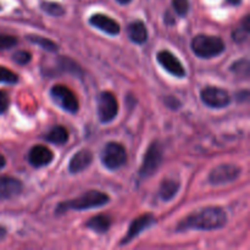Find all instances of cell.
Here are the masks:
<instances>
[{
	"instance_id": "11",
	"label": "cell",
	"mask_w": 250,
	"mask_h": 250,
	"mask_svg": "<svg viewBox=\"0 0 250 250\" xmlns=\"http://www.w3.org/2000/svg\"><path fill=\"white\" fill-rule=\"evenodd\" d=\"M154 224H155V219H154V216L151 214H144L142 215V216L137 217V219L133 220L132 224L129 225V229L128 231H127L126 237L122 239L121 244H127L131 241H133L136 237H138L142 232L148 229L149 227L153 226Z\"/></svg>"
},
{
	"instance_id": "16",
	"label": "cell",
	"mask_w": 250,
	"mask_h": 250,
	"mask_svg": "<svg viewBox=\"0 0 250 250\" xmlns=\"http://www.w3.org/2000/svg\"><path fill=\"white\" fill-rule=\"evenodd\" d=\"M127 31H128L129 39L136 44H143L148 39V29H146L144 22L139 21V20L131 22Z\"/></svg>"
},
{
	"instance_id": "7",
	"label": "cell",
	"mask_w": 250,
	"mask_h": 250,
	"mask_svg": "<svg viewBox=\"0 0 250 250\" xmlns=\"http://www.w3.org/2000/svg\"><path fill=\"white\" fill-rule=\"evenodd\" d=\"M119 112V103L116 97L110 92H103L98 99V116L102 124H109Z\"/></svg>"
},
{
	"instance_id": "9",
	"label": "cell",
	"mask_w": 250,
	"mask_h": 250,
	"mask_svg": "<svg viewBox=\"0 0 250 250\" xmlns=\"http://www.w3.org/2000/svg\"><path fill=\"white\" fill-rule=\"evenodd\" d=\"M242 170L233 164H222L216 166L209 173V182L214 186L226 185L236 181L241 175Z\"/></svg>"
},
{
	"instance_id": "25",
	"label": "cell",
	"mask_w": 250,
	"mask_h": 250,
	"mask_svg": "<svg viewBox=\"0 0 250 250\" xmlns=\"http://www.w3.org/2000/svg\"><path fill=\"white\" fill-rule=\"evenodd\" d=\"M12 60H14L16 63H19V65L24 66L32 60V55H31V53H28V51L20 50V51H16V53L14 54V56H12Z\"/></svg>"
},
{
	"instance_id": "34",
	"label": "cell",
	"mask_w": 250,
	"mask_h": 250,
	"mask_svg": "<svg viewBox=\"0 0 250 250\" xmlns=\"http://www.w3.org/2000/svg\"><path fill=\"white\" fill-rule=\"evenodd\" d=\"M0 11H1V5H0Z\"/></svg>"
},
{
	"instance_id": "26",
	"label": "cell",
	"mask_w": 250,
	"mask_h": 250,
	"mask_svg": "<svg viewBox=\"0 0 250 250\" xmlns=\"http://www.w3.org/2000/svg\"><path fill=\"white\" fill-rule=\"evenodd\" d=\"M173 9L180 16H186L189 11V2L188 0H173Z\"/></svg>"
},
{
	"instance_id": "1",
	"label": "cell",
	"mask_w": 250,
	"mask_h": 250,
	"mask_svg": "<svg viewBox=\"0 0 250 250\" xmlns=\"http://www.w3.org/2000/svg\"><path fill=\"white\" fill-rule=\"evenodd\" d=\"M227 222V215L222 208L209 207L190 214L185 220L180 222L177 231H188V229H198V231H212L224 227Z\"/></svg>"
},
{
	"instance_id": "21",
	"label": "cell",
	"mask_w": 250,
	"mask_h": 250,
	"mask_svg": "<svg viewBox=\"0 0 250 250\" xmlns=\"http://www.w3.org/2000/svg\"><path fill=\"white\" fill-rule=\"evenodd\" d=\"M28 41L34 43L36 45H39L41 48L45 49L46 51H56L59 49L58 44L54 43L53 41L48 38H44V37H39V36H29Z\"/></svg>"
},
{
	"instance_id": "30",
	"label": "cell",
	"mask_w": 250,
	"mask_h": 250,
	"mask_svg": "<svg viewBox=\"0 0 250 250\" xmlns=\"http://www.w3.org/2000/svg\"><path fill=\"white\" fill-rule=\"evenodd\" d=\"M6 229H5V227H2V226H0V241H2V239L5 238V237H6Z\"/></svg>"
},
{
	"instance_id": "32",
	"label": "cell",
	"mask_w": 250,
	"mask_h": 250,
	"mask_svg": "<svg viewBox=\"0 0 250 250\" xmlns=\"http://www.w3.org/2000/svg\"><path fill=\"white\" fill-rule=\"evenodd\" d=\"M227 1L232 5H239L242 2V0H227Z\"/></svg>"
},
{
	"instance_id": "10",
	"label": "cell",
	"mask_w": 250,
	"mask_h": 250,
	"mask_svg": "<svg viewBox=\"0 0 250 250\" xmlns=\"http://www.w3.org/2000/svg\"><path fill=\"white\" fill-rule=\"evenodd\" d=\"M156 60L168 73H171L175 77L182 78L186 76V70L181 61L168 50L159 51L158 55H156Z\"/></svg>"
},
{
	"instance_id": "23",
	"label": "cell",
	"mask_w": 250,
	"mask_h": 250,
	"mask_svg": "<svg viewBox=\"0 0 250 250\" xmlns=\"http://www.w3.org/2000/svg\"><path fill=\"white\" fill-rule=\"evenodd\" d=\"M17 82H19V76L16 73L10 71L9 68L0 66V83L16 84Z\"/></svg>"
},
{
	"instance_id": "20",
	"label": "cell",
	"mask_w": 250,
	"mask_h": 250,
	"mask_svg": "<svg viewBox=\"0 0 250 250\" xmlns=\"http://www.w3.org/2000/svg\"><path fill=\"white\" fill-rule=\"evenodd\" d=\"M41 9L43 10L45 14L54 17H60L65 14V9H63L60 4L54 1H46V0H43V1H41Z\"/></svg>"
},
{
	"instance_id": "3",
	"label": "cell",
	"mask_w": 250,
	"mask_h": 250,
	"mask_svg": "<svg viewBox=\"0 0 250 250\" xmlns=\"http://www.w3.org/2000/svg\"><path fill=\"white\" fill-rule=\"evenodd\" d=\"M193 53L202 59H210L219 56L225 51V43L221 38L207 34H198L190 43Z\"/></svg>"
},
{
	"instance_id": "14",
	"label": "cell",
	"mask_w": 250,
	"mask_h": 250,
	"mask_svg": "<svg viewBox=\"0 0 250 250\" xmlns=\"http://www.w3.org/2000/svg\"><path fill=\"white\" fill-rule=\"evenodd\" d=\"M22 190L21 181L10 176H0V200L19 195Z\"/></svg>"
},
{
	"instance_id": "6",
	"label": "cell",
	"mask_w": 250,
	"mask_h": 250,
	"mask_svg": "<svg viewBox=\"0 0 250 250\" xmlns=\"http://www.w3.org/2000/svg\"><path fill=\"white\" fill-rule=\"evenodd\" d=\"M161 161H163V150H161V146H159V143L154 142L150 144L146 155H144L143 164H142L141 170H139L141 177L148 178L153 176L156 172V170L160 167Z\"/></svg>"
},
{
	"instance_id": "22",
	"label": "cell",
	"mask_w": 250,
	"mask_h": 250,
	"mask_svg": "<svg viewBox=\"0 0 250 250\" xmlns=\"http://www.w3.org/2000/svg\"><path fill=\"white\" fill-rule=\"evenodd\" d=\"M249 34V15H247L246 19L243 20V23L241 24L238 29L233 32V39L237 43H242L248 38Z\"/></svg>"
},
{
	"instance_id": "13",
	"label": "cell",
	"mask_w": 250,
	"mask_h": 250,
	"mask_svg": "<svg viewBox=\"0 0 250 250\" xmlns=\"http://www.w3.org/2000/svg\"><path fill=\"white\" fill-rule=\"evenodd\" d=\"M54 154L44 146H34L28 153V163L33 167H43L53 161Z\"/></svg>"
},
{
	"instance_id": "29",
	"label": "cell",
	"mask_w": 250,
	"mask_h": 250,
	"mask_svg": "<svg viewBox=\"0 0 250 250\" xmlns=\"http://www.w3.org/2000/svg\"><path fill=\"white\" fill-rule=\"evenodd\" d=\"M165 104L167 105L168 107H171V109H177V107L181 106L180 100L176 99L175 97H167V98H165Z\"/></svg>"
},
{
	"instance_id": "19",
	"label": "cell",
	"mask_w": 250,
	"mask_h": 250,
	"mask_svg": "<svg viewBox=\"0 0 250 250\" xmlns=\"http://www.w3.org/2000/svg\"><path fill=\"white\" fill-rule=\"evenodd\" d=\"M45 141L53 144H65L68 141V132L65 127L55 126L46 133Z\"/></svg>"
},
{
	"instance_id": "4",
	"label": "cell",
	"mask_w": 250,
	"mask_h": 250,
	"mask_svg": "<svg viewBox=\"0 0 250 250\" xmlns=\"http://www.w3.org/2000/svg\"><path fill=\"white\" fill-rule=\"evenodd\" d=\"M102 163L107 170H119L127 163L126 149L120 143L110 142L102 153Z\"/></svg>"
},
{
	"instance_id": "33",
	"label": "cell",
	"mask_w": 250,
	"mask_h": 250,
	"mask_svg": "<svg viewBox=\"0 0 250 250\" xmlns=\"http://www.w3.org/2000/svg\"><path fill=\"white\" fill-rule=\"evenodd\" d=\"M119 4H122V5H126V4H129V2L132 1V0H116Z\"/></svg>"
},
{
	"instance_id": "15",
	"label": "cell",
	"mask_w": 250,
	"mask_h": 250,
	"mask_svg": "<svg viewBox=\"0 0 250 250\" xmlns=\"http://www.w3.org/2000/svg\"><path fill=\"white\" fill-rule=\"evenodd\" d=\"M93 154L88 149H82L71 158L68 164V170L71 173H80L81 171L85 170L92 164Z\"/></svg>"
},
{
	"instance_id": "31",
	"label": "cell",
	"mask_w": 250,
	"mask_h": 250,
	"mask_svg": "<svg viewBox=\"0 0 250 250\" xmlns=\"http://www.w3.org/2000/svg\"><path fill=\"white\" fill-rule=\"evenodd\" d=\"M5 165H6V160H5L4 155L0 154V170H2L5 167Z\"/></svg>"
},
{
	"instance_id": "8",
	"label": "cell",
	"mask_w": 250,
	"mask_h": 250,
	"mask_svg": "<svg viewBox=\"0 0 250 250\" xmlns=\"http://www.w3.org/2000/svg\"><path fill=\"white\" fill-rule=\"evenodd\" d=\"M200 99L207 106L212 109H221L229 106L231 103V97L229 92L222 88L207 87L200 93Z\"/></svg>"
},
{
	"instance_id": "27",
	"label": "cell",
	"mask_w": 250,
	"mask_h": 250,
	"mask_svg": "<svg viewBox=\"0 0 250 250\" xmlns=\"http://www.w3.org/2000/svg\"><path fill=\"white\" fill-rule=\"evenodd\" d=\"M232 71H233V72H236L237 75H242V76H246V77H248L249 62L247 60L237 61V62H234L233 66H232Z\"/></svg>"
},
{
	"instance_id": "28",
	"label": "cell",
	"mask_w": 250,
	"mask_h": 250,
	"mask_svg": "<svg viewBox=\"0 0 250 250\" xmlns=\"http://www.w3.org/2000/svg\"><path fill=\"white\" fill-rule=\"evenodd\" d=\"M10 105V97L6 92L0 90V115L4 114Z\"/></svg>"
},
{
	"instance_id": "12",
	"label": "cell",
	"mask_w": 250,
	"mask_h": 250,
	"mask_svg": "<svg viewBox=\"0 0 250 250\" xmlns=\"http://www.w3.org/2000/svg\"><path fill=\"white\" fill-rule=\"evenodd\" d=\"M89 23L95 28L107 33L109 36H117L121 31L120 24L114 19L103 14H95L90 16Z\"/></svg>"
},
{
	"instance_id": "18",
	"label": "cell",
	"mask_w": 250,
	"mask_h": 250,
	"mask_svg": "<svg viewBox=\"0 0 250 250\" xmlns=\"http://www.w3.org/2000/svg\"><path fill=\"white\" fill-rule=\"evenodd\" d=\"M180 183L177 181L173 180H164L160 185V189H159V195L164 202H170L171 199L176 197V194L180 190Z\"/></svg>"
},
{
	"instance_id": "24",
	"label": "cell",
	"mask_w": 250,
	"mask_h": 250,
	"mask_svg": "<svg viewBox=\"0 0 250 250\" xmlns=\"http://www.w3.org/2000/svg\"><path fill=\"white\" fill-rule=\"evenodd\" d=\"M16 44V37L7 36V34H0V50H6V49L14 48Z\"/></svg>"
},
{
	"instance_id": "17",
	"label": "cell",
	"mask_w": 250,
	"mask_h": 250,
	"mask_svg": "<svg viewBox=\"0 0 250 250\" xmlns=\"http://www.w3.org/2000/svg\"><path fill=\"white\" fill-rule=\"evenodd\" d=\"M85 226L97 233H106L111 227V219L107 215H97V216L89 219Z\"/></svg>"
},
{
	"instance_id": "2",
	"label": "cell",
	"mask_w": 250,
	"mask_h": 250,
	"mask_svg": "<svg viewBox=\"0 0 250 250\" xmlns=\"http://www.w3.org/2000/svg\"><path fill=\"white\" fill-rule=\"evenodd\" d=\"M109 200V195L105 194V193L99 192V190H88L87 193L76 198V199L60 203L56 208L55 212L56 214H63L68 210L80 211V210L95 209V208H100L103 205L107 204Z\"/></svg>"
},
{
	"instance_id": "5",
	"label": "cell",
	"mask_w": 250,
	"mask_h": 250,
	"mask_svg": "<svg viewBox=\"0 0 250 250\" xmlns=\"http://www.w3.org/2000/svg\"><path fill=\"white\" fill-rule=\"evenodd\" d=\"M50 97L61 109L72 115L77 114L78 109H80V103H78L76 94L70 88L62 84L54 85L50 89Z\"/></svg>"
}]
</instances>
